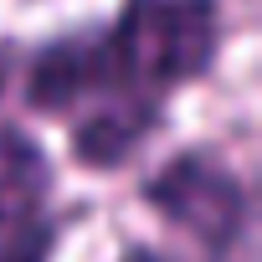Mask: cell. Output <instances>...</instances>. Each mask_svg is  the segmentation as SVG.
<instances>
[{
	"instance_id": "1",
	"label": "cell",
	"mask_w": 262,
	"mask_h": 262,
	"mask_svg": "<svg viewBox=\"0 0 262 262\" xmlns=\"http://www.w3.org/2000/svg\"><path fill=\"white\" fill-rule=\"evenodd\" d=\"M221 47L216 0H123L113 31L103 36L113 88L123 98L160 103L170 88H185L211 72Z\"/></svg>"
},
{
	"instance_id": "2",
	"label": "cell",
	"mask_w": 262,
	"mask_h": 262,
	"mask_svg": "<svg viewBox=\"0 0 262 262\" xmlns=\"http://www.w3.org/2000/svg\"><path fill=\"white\" fill-rule=\"evenodd\" d=\"M144 201L206 252H231L247 231V190L211 155H175L144 185Z\"/></svg>"
},
{
	"instance_id": "3",
	"label": "cell",
	"mask_w": 262,
	"mask_h": 262,
	"mask_svg": "<svg viewBox=\"0 0 262 262\" xmlns=\"http://www.w3.org/2000/svg\"><path fill=\"white\" fill-rule=\"evenodd\" d=\"M26 98L36 108H47V113H72V108H93L103 98H123L113 88L103 36H67V41L47 47L36 57V67H31Z\"/></svg>"
},
{
	"instance_id": "4",
	"label": "cell",
	"mask_w": 262,
	"mask_h": 262,
	"mask_svg": "<svg viewBox=\"0 0 262 262\" xmlns=\"http://www.w3.org/2000/svg\"><path fill=\"white\" fill-rule=\"evenodd\" d=\"M160 128V103L149 98H103L72 128V155L88 170H118Z\"/></svg>"
},
{
	"instance_id": "5",
	"label": "cell",
	"mask_w": 262,
	"mask_h": 262,
	"mask_svg": "<svg viewBox=\"0 0 262 262\" xmlns=\"http://www.w3.org/2000/svg\"><path fill=\"white\" fill-rule=\"evenodd\" d=\"M47 190H52V165L41 144L21 128H0V231L41 216Z\"/></svg>"
},
{
	"instance_id": "6",
	"label": "cell",
	"mask_w": 262,
	"mask_h": 262,
	"mask_svg": "<svg viewBox=\"0 0 262 262\" xmlns=\"http://www.w3.org/2000/svg\"><path fill=\"white\" fill-rule=\"evenodd\" d=\"M52 247H57V226L47 216H31L0 236V262H52Z\"/></svg>"
},
{
	"instance_id": "7",
	"label": "cell",
	"mask_w": 262,
	"mask_h": 262,
	"mask_svg": "<svg viewBox=\"0 0 262 262\" xmlns=\"http://www.w3.org/2000/svg\"><path fill=\"white\" fill-rule=\"evenodd\" d=\"M118 262H165V257H160V252H149V247H128Z\"/></svg>"
},
{
	"instance_id": "8",
	"label": "cell",
	"mask_w": 262,
	"mask_h": 262,
	"mask_svg": "<svg viewBox=\"0 0 262 262\" xmlns=\"http://www.w3.org/2000/svg\"><path fill=\"white\" fill-rule=\"evenodd\" d=\"M0 93H6V62H0Z\"/></svg>"
}]
</instances>
